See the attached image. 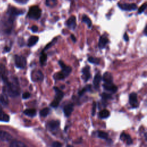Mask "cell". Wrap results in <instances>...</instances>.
<instances>
[{"mask_svg": "<svg viewBox=\"0 0 147 147\" xmlns=\"http://www.w3.org/2000/svg\"><path fill=\"white\" fill-rule=\"evenodd\" d=\"M49 113H50V109L48 108H45L41 110H40V116L41 117H46L49 114Z\"/></svg>", "mask_w": 147, "mask_h": 147, "instance_id": "cell-28", "label": "cell"}, {"mask_svg": "<svg viewBox=\"0 0 147 147\" xmlns=\"http://www.w3.org/2000/svg\"><path fill=\"white\" fill-rule=\"evenodd\" d=\"M98 137L102 139H106L108 137V134L103 131H99L98 132Z\"/></svg>", "mask_w": 147, "mask_h": 147, "instance_id": "cell-31", "label": "cell"}, {"mask_svg": "<svg viewBox=\"0 0 147 147\" xmlns=\"http://www.w3.org/2000/svg\"><path fill=\"white\" fill-rule=\"evenodd\" d=\"M66 147H73V146L71 145H67Z\"/></svg>", "mask_w": 147, "mask_h": 147, "instance_id": "cell-46", "label": "cell"}, {"mask_svg": "<svg viewBox=\"0 0 147 147\" xmlns=\"http://www.w3.org/2000/svg\"><path fill=\"white\" fill-rule=\"evenodd\" d=\"M0 102L4 105H7L8 104V99L6 95L3 94L0 96Z\"/></svg>", "mask_w": 147, "mask_h": 147, "instance_id": "cell-25", "label": "cell"}, {"mask_svg": "<svg viewBox=\"0 0 147 147\" xmlns=\"http://www.w3.org/2000/svg\"><path fill=\"white\" fill-rule=\"evenodd\" d=\"M10 147H28L24 143L19 141H13L11 142Z\"/></svg>", "mask_w": 147, "mask_h": 147, "instance_id": "cell-20", "label": "cell"}, {"mask_svg": "<svg viewBox=\"0 0 147 147\" xmlns=\"http://www.w3.org/2000/svg\"><path fill=\"white\" fill-rule=\"evenodd\" d=\"M31 30L33 33L37 32L38 31V27L36 25H33L32 28H31Z\"/></svg>", "mask_w": 147, "mask_h": 147, "instance_id": "cell-42", "label": "cell"}, {"mask_svg": "<svg viewBox=\"0 0 147 147\" xmlns=\"http://www.w3.org/2000/svg\"><path fill=\"white\" fill-rule=\"evenodd\" d=\"M105 83L109 84V83H113V76L112 74L109 72H106L103 76V78H102Z\"/></svg>", "mask_w": 147, "mask_h": 147, "instance_id": "cell-15", "label": "cell"}, {"mask_svg": "<svg viewBox=\"0 0 147 147\" xmlns=\"http://www.w3.org/2000/svg\"><path fill=\"white\" fill-rule=\"evenodd\" d=\"M96 108V103H95V102H94L93 104H92V116H94L95 114Z\"/></svg>", "mask_w": 147, "mask_h": 147, "instance_id": "cell-40", "label": "cell"}, {"mask_svg": "<svg viewBox=\"0 0 147 147\" xmlns=\"http://www.w3.org/2000/svg\"><path fill=\"white\" fill-rule=\"evenodd\" d=\"M24 113L29 117H35L36 114V111L35 109H28L24 110Z\"/></svg>", "mask_w": 147, "mask_h": 147, "instance_id": "cell-21", "label": "cell"}, {"mask_svg": "<svg viewBox=\"0 0 147 147\" xmlns=\"http://www.w3.org/2000/svg\"><path fill=\"white\" fill-rule=\"evenodd\" d=\"M37 80H43V75L42 73L40 71H38L36 73V76Z\"/></svg>", "mask_w": 147, "mask_h": 147, "instance_id": "cell-36", "label": "cell"}, {"mask_svg": "<svg viewBox=\"0 0 147 147\" xmlns=\"http://www.w3.org/2000/svg\"><path fill=\"white\" fill-rule=\"evenodd\" d=\"M12 136L9 134L8 132H6L5 131H4V133H3V134L2 136V137H1V139L4 141H9L12 139Z\"/></svg>", "mask_w": 147, "mask_h": 147, "instance_id": "cell-27", "label": "cell"}, {"mask_svg": "<svg viewBox=\"0 0 147 147\" xmlns=\"http://www.w3.org/2000/svg\"><path fill=\"white\" fill-rule=\"evenodd\" d=\"M41 15V10L38 6L32 7L28 12V16L31 19L38 20L40 18Z\"/></svg>", "mask_w": 147, "mask_h": 147, "instance_id": "cell-3", "label": "cell"}, {"mask_svg": "<svg viewBox=\"0 0 147 147\" xmlns=\"http://www.w3.org/2000/svg\"><path fill=\"white\" fill-rule=\"evenodd\" d=\"M109 42V39L106 35H104L101 36L99 40V44H98V46L100 48L104 49L106 46V45L108 44Z\"/></svg>", "mask_w": 147, "mask_h": 147, "instance_id": "cell-10", "label": "cell"}, {"mask_svg": "<svg viewBox=\"0 0 147 147\" xmlns=\"http://www.w3.org/2000/svg\"><path fill=\"white\" fill-rule=\"evenodd\" d=\"M67 27L71 29H75L76 26V17L74 16H72L70 17L66 23Z\"/></svg>", "mask_w": 147, "mask_h": 147, "instance_id": "cell-8", "label": "cell"}, {"mask_svg": "<svg viewBox=\"0 0 147 147\" xmlns=\"http://www.w3.org/2000/svg\"><path fill=\"white\" fill-rule=\"evenodd\" d=\"M101 96L102 98V99L104 100H107L112 98L111 94H108V93H105V92L102 93V95H101Z\"/></svg>", "mask_w": 147, "mask_h": 147, "instance_id": "cell-34", "label": "cell"}, {"mask_svg": "<svg viewBox=\"0 0 147 147\" xmlns=\"http://www.w3.org/2000/svg\"><path fill=\"white\" fill-rule=\"evenodd\" d=\"M82 21L85 23L88 28H91L92 26V22L91 21V20L90 19V18L87 16L86 15H83V17H82Z\"/></svg>", "mask_w": 147, "mask_h": 147, "instance_id": "cell-24", "label": "cell"}, {"mask_svg": "<svg viewBox=\"0 0 147 147\" xmlns=\"http://www.w3.org/2000/svg\"><path fill=\"white\" fill-rule=\"evenodd\" d=\"M47 60V55L44 54L43 52H42L41 55L40 57V62L41 65H44Z\"/></svg>", "mask_w": 147, "mask_h": 147, "instance_id": "cell-29", "label": "cell"}, {"mask_svg": "<svg viewBox=\"0 0 147 147\" xmlns=\"http://www.w3.org/2000/svg\"><path fill=\"white\" fill-rule=\"evenodd\" d=\"M10 120L9 116L2 110H0V121L3 122H9Z\"/></svg>", "mask_w": 147, "mask_h": 147, "instance_id": "cell-19", "label": "cell"}, {"mask_svg": "<svg viewBox=\"0 0 147 147\" xmlns=\"http://www.w3.org/2000/svg\"><path fill=\"white\" fill-rule=\"evenodd\" d=\"M3 133H4V131H3V130H0V138H1V137H2V136H3Z\"/></svg>", "mask_w": 147, "mask_h": 147, "instance_id": "cell-45", "label": "cell"}, {"mask_svg": "<svg viewBox=\"0 0 147 147\" xmlns=\"http://www.w3.org/2000/svg\"><path fill=\"white\" fill-rule=\"evenodd\" d=\"M59 102L56 100H54L53 102L51 104V106L53 108H57L59 106Z\"/></svg>", "mask_w": 147, "mask_h": 147, "instance_id": "cell-37", "label": "cell"}, {"mask_svg": "<svg viewBox=\"0 0 147 147\" xmlns=\"http://www.w3.org/2000/svg\"><path fill=\"white\" fill-rule=\"evenodd\" d=\"M120 138L122 141H125L126 142V144L128 145H130L132 144V142H133L132 139L131 137L130 136V135H129L128 134L122 133L120 136Z\"/></svg>", "mask_w": 147, "mask_h": 147, "instance_id": "cell-16", "label": "cell"}, {"mask_svg": "<svg viewBox=\"0 0 147 147\" xmlns=\"http://www.w3.org/2000/svg\"><path fill=\"white\" fill-rule=\"evenodd\" d=\"M71 38L72 40H73L74 43H75V42H76V37H75V36H74V35H71Z\"/></svg>", "mask_w": 147, "mask_h": 147, "instance_id": "cell-44", "label": "cell"}, {"mask_svg": "<svg viewBox=\"0 0 147 147\" xmlns=\"http://www.w3.org/2000/svg\"><path fill=\"white\" fill-rule=\"evenodd\" d=\"M24 13L23 11L18 9L14 7H11L8 10V14L11 17H14L18 15H20Z\"/></svg>", "mask_w": 147, "mask_h": 147, "instance_id": "cell-7", "label": "cell"}, {"mask_svg": "<svg viewBox=\"0 0 147 147\" xmlns=\"http://www.w3.org/2000/svg\"><path fill=\"white\" fill-rule=\"evenodd\" d=\"M0 74L1 75L3 79H4V81L7 82L8 80V79L6 76V70L4 65H0Z\"/></svg>", "mask_w": 147, "mask_h": 147, "instance_id": "cell-23", "label": "cell"}, {"mask_svg": "<svg viewBox=\"0 0 147 147\" xmlns=\"http://www.w3.org/2000/svg\"><path fill=\"white\" fill-rule=\"evenodd\" d=\"M82 74L83 76L82 79H84V82H87L89 79L91 78V74H90V68L89 66H86L82 69Z\"/></svg>", "mask_w": 147, "mask_h": 147, "instance_id": "cell-9", "label": "cell"}, {"mask_svg": "<svg viewBox=\"0 0 147 147\" xmlns=\"http://www.w3.org/2000/svg\"><path fill=\"white\" fill-rule=\"evenodd\" d=\"M129 103L133 108H136L138 106L137 95L136 93L132 92L129 95Z\"/></svg>", "mask_w": 147, "mask_h": 147, "instance_id": "cell-6", "label": "cell"}, {"mask_svg": "<svg viewBox=\"0 0 147 147\" xmlns=\"http://www.w3.org/2000/svg\"><path fill=\"white\" fill-rule=\"evenodd\" d=\"M15 1L20 4H26L29 0H15Z\"/></svg>", "mask_w": 147, "mask_h": 147, "instance_id": "cell-41", "label": "cell"}, {"mask_svg": "<svg viewBox=\"0 0 147 147\" xmlns=\"http://www.w3.org/2000/svg\"><path fill=\"white\" fill-rule=\"evenodd\" d=\"M30 96H31L30 93H29V92H24V93L23 94V98L24 99V100L28 99V98H29L30 97Z\"/></svg>", "mask_w": 147, "mask_h": 147, "instance_id": "cell-39", "label": "cell"}, {"mask_svg": "<svg viewBox=\"0 0 147 147\" xmlns=\"http://www.w3.org/2000/svg\"><path fill=\"white\" fill-rule=\"evenodd\" d=\"M118 7L125 11H135L137 9V7L134 4H118Z\"/></svg>", "mask_w": 147, "mask_h": 147, "instance_id": "cell-5", "label": "cell"}, {"mask_svg": "<svg viewBox=\"0 0 147 147\" xmlns=\"http://www.w3.org/2000/svg\"><path fill=\"white\" fill-rule=\"evenodd\" d=\"M88 61L94 65H99L100 63V59L95 58L94 57H90L88 59Z\"/></svg>", "mask_w": 147, "mask_h": 147, "instance_id": "cell-26", "label": "cell"}, {"mask_svg": "<svg viewBox=\"0 0 147 147\" xmlns=\"http://www.w3.org/2000/svg\"><path fill=\"white\" fill-rule=\"evenodd\" d=\"M38 40H39V37L36 36H32L28 40V45L29 47H32L37 43Z\"/></svg>", "mask_w": 147, "mask_h": 147, "instance_id": "cell-18", "label": "cell"}, {"mask_svg": "<svg viewBox=\"0 0 147 147\" xmlns=\"http://www.w3.org/2000/svg\"><path fill=\"white\" fill-rule=\"evenodd\" d=\"M146 7H147V5H146V3H144L142 5H141L140 8L138 9V14H141L142 13L145 11V9H146Z\"/></svg>", "mask_w": 147, "mask_h": 147, "instance_id": "cell-33", "label": "cell"}, {"mask_svg": "<svg viewBox=\"0 0 147 147\" xmlns=\"http://www.w3.org/2000/svg\"><path fill=\"white\" fill-rule=\"evenodd\" d=\"M57 39H54L53 41H52V42L51 43H49L45 48H44V51H45V50H47L48 49H49L51 47H52L54 44H55V43H56V41H57Z\"/></svg>", "mask_w": 147, "mask_h": 147, "instance_id": "cell-35", "label": "cell"}, {"mask_svg": "<svg viewBox=\"0 0 147 147\" xmlns=\"http://www.w3.org/2000/svg\"><path fill=\"white\" fill-rule=\"evenodd\" d=\"M102 80V76L101 75L100 73H97L94 78V80H93V84L94 86V87L97 89L99 88L100 86V82H101Z\"/></svg>", "mask_w": 147, "mask_h": 147, "instance_id": "cell-11", "label": "cell"}, {"mask_svg": "<svg viewBox=\"0 0 147 147\" xmlns=\"http://www.w3.org/2000/svg\"><path fill=\"white\" fill-rule=\"evenodd\" d=\"M109 116H110V112H109V110H108L106 109L101 110L99 113V116L102 119L107 118L109 117Z\"/></svg>", "mask_w": 147, "mask_h": 147, "instance_id": "cell-22", "label": "cell"}, {"mask_svg": "<svg viewBox=\"0 0 147 147\" xmlns=\"http://www.w3.org/2000/svg\"><path fill=\"white\" fill-rule=\"evenodd\" d=\"M54 89L55 91L56 95H55V98L54 100H56L60 102V101L62 100V98L64 96V93L58 87H54Z\"/></svg>", "mask_w": 147, "mask_h": 147, "instance_id": "cell-12", "label": "cell"}, {"mask_svg": "<svg viewBox=\"0 0 147 147\" xmlns=\"http://www.w3.org/2000/svg\"><path fill=\"white\" fill-rule=\"evenodd\" d=\"M103 87L105 90L112 92H116L117 91V87L116 85H114L113 83H109V84L104 83L103 84Z\"/></svg>", "mask_w": 147, "mask_h": 147, "instance_id": "cell-14", "label": "cell"}, {"mask_svg": "<svg viewBox=\"0 0 147 147\" xmlns=\"http://www.w3.org/2000/svg\"><path fill=\"white\" fill-rule=\"evenodd\" d=\"M57 0H46L45 4L48 7H53L55 5Z\"/></svg>", "mask_w": 147, "mask_h": 147, "instance_id": "cell-32", "label": "cell"}, {"mask_svg": "<svg viewBox=\"0 0 147 147\" xmlns=\"http://www.w3.org/2000/svg\"><path fill=\"white\" fill-rule=\"evenodd\" d=\"M124 39L125 41H129V36H128L126 33H125L124 35Z\"/></svg>", "mask_w": 147, "mask_h": 147, "instance_id": "cell-43", "label": "cell"}, {"mask_svg": "<svg viewBox=\"0 0 147 147\" xmlns=\"http://www.w3.org/2000/svg\"><path fill=\"white\" fill-rule=\"evenodd\" d=\"M15 65L19 69H24L27 65V61L25 58L23 56L16 55L15 56Z\"/></svg>", "mask_w": 147, "mask_h": 147, "instance_id": "cell-4", "label": "cell"}, {"mask_svg": "<svg viewBox=\"0 0 147 147\" xmlns=\"http://www.w3.org/2000/svg\"><path fill=\"white\" fill-rule=\"evenodd\" d=\"M7 82V92L11 96H16L20 94V88L17 80L16 79L12 82Z\"/></svg>", "mask_w": 147, "mask_h": 147, "instance_id": "cell-1", "label": "cell"}, {"mask_svg": "<svg viewBox=\"0 0 147 147\" xmlns=\"http://www.w3.org/2000/svg\"><path fill=\"white\" fill-rule=\"evenodd\" d=\"M91 90V85L88 84L87 86H86L85 87H84L83 88H82L79 92V96H82L83 95L86 91H90Z\"/></svg>", "mask_w": 147, "mask_h": 147, "instance_id": "cell-30", "label": "cell"}, {"mask_svg": "<svg viewBox=\"0 0 147 147\" xmlns=\"http://www.w3.org/2000/svg\"><path fill=\"white\" fill-rule=\"evenodd\" d=\"M74 110V106L72 104H70L65 106L63 109V112L66 117H69Z\"/></svg>", "mask_w": 147, "mask_h": 147, "instance_id": "cell-13", "label": "cell"}, {"mask_svg": "<svg viewBox=\"0 0 147 147\" xmlns=\"http://www.w3.org/2000/svg\"><path fill=\"white\" fill-rule=\"evenodd\" d=\"M52 147H62V145L59 142H54L52 145Z\"/></svg>", "mask_w": 147, "mask_h": 147, "instance_id": "cell-38", "label": "cell"}, {"mask_svg": "<svg viewBox=\"0 0 147 147\" xmlns=\"http://www.w3.org/2000/svg\"><path fill=\"white\" fill-rule=\"evenodd\" d=\"M62 69V70L61 72L57 73L54 75V78L56 80H63L65 79L70 75V74L71 73V71H72V69L70 66H66Z\"/></svg>", "mask_w": 147, "mask_h": 147, "instance_id": "cell-2", "label": "cell"}, {"mask_svg": "<svg viewBox=\"0 0 147 147\" xmlns=\"http://www.w3.org/2000/svg\"><path fill=\"white\" fill-rule=\"evenodd\" d=\"M48 126L52 130H55L59 128L60 126V122L59 121L53 120L48 123Z\"/></svg>", "mask_w": 147, "mask_h": 147, "instance_id": "cell-17", "label": "cell"}]
</instances>
